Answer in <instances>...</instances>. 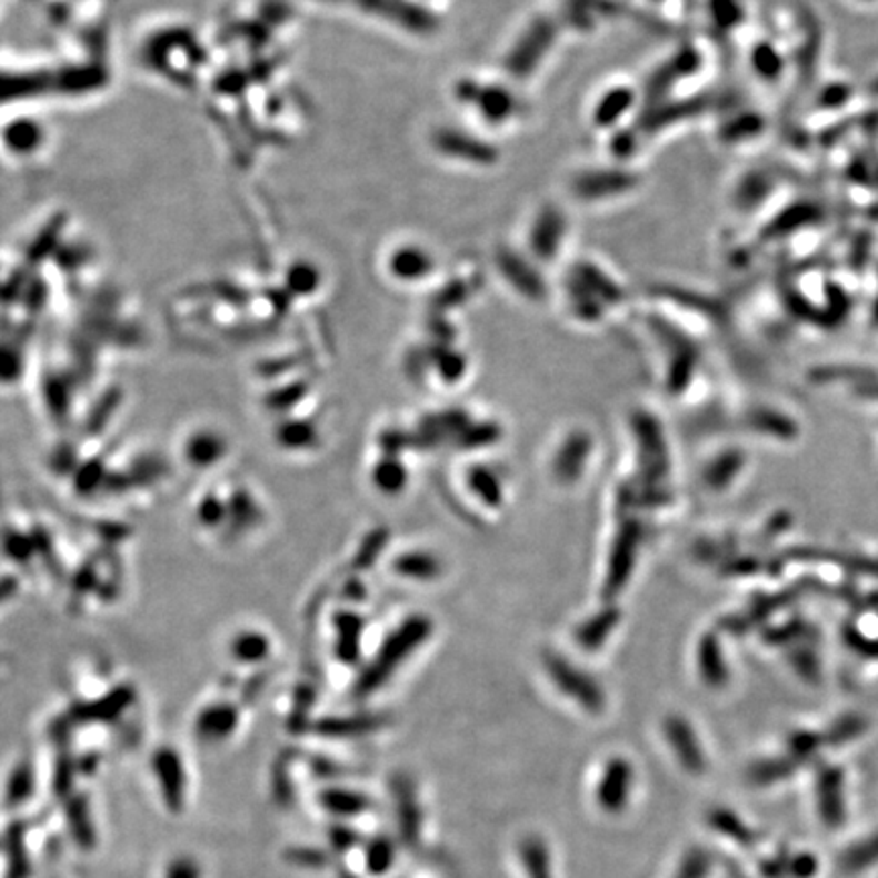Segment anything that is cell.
I'll return each instance as SVG.
<instances>
[{
    "instance_id": "cell-1",
    "label": "cell",
    "mask_w": 878,
    "mask_h": 878,
    "mask_svg": "<svg viewBox=\"0 0 878 878\" xmlns=\"http://www.w3.org/2000/svg\"><path fill=\"white\" fill-rule=\"evenodd\" d=\"M630 789H632V769L629 760L612 759L608 762L605 775L600 777V784L596 789V801L606 814H617L629 804Z\"/></svg>"
},
{
    "instance_id": "cell-2",
    "label": "cell",
    "mask_w": 878,
    "mask_h": 878,
    "mask_svg": "<svg viewBox=\"0 0 878 878\" xmlns=\"http://www.w3.org/2000/svg\"><path fill=\"white\" fill-rule=\"evenodd\" d=\"M665 736L669 738L671 747L676 750L677 759L681 760V767H686L691 772L704 771L701 750L696 742V736L686 722L671 718L665 725Z\"/></svg>"
},
{
    "instance_id": "cell-3",
    "label": "cell",
    "mask_w": 878,
    "mask_h": 878,
    "mask_svg": "<svg viewBox=\"0 0 878 878\" xmlns=\"http://www.w3.org/2000/svg\"><path fill=\"white\" fill-rule=\"evenodd\" d=\"M551 676L558 677L559 686L566 689L570 696L576 698V701H580L583 708H588V710H600V706H602V696H600V691L593 688L592 681H588V677L583 679L580 674H576L573 669H570L568 665L561 664H551Z\"/></svg>"
},
{
    "instance_id": "cell-4",
    "label": "cell",
    "mask_w": 878,
    "mask_h": 878,
    "mask_svg": "<svg viewBox=\"0 0 878 878\" xmlns=\"http://www.w3.org/2000/svg\"><path fill=\"white\" fill-rule=\"evenodd\" d=\"M519 855L522 858V867L529 878H551V862L549 852L541 838L529 836L519 846Z\"/></svg>"
},
{
    "instance_id": "cell-5",
    "label": "cell",
    "mask_w": 878,
    "mask_h": 878,
    "mask_svg": "<svg viewBox=\"0 0 878 878\" xmlns=\"http://www.w3.org/2000/svg\"><path fill=\"white\" fill-rule=\"evenodd\" d=\"M413 811H416L413 796H405L403 806H401V826H403V834L407 838H416L417 836V821H419V818L413 816Z\"/></svg>"
},
{
    "instance_id": "cell-6",
    "label": "cell",
    "mask_w": 878,
    "mask_h": 878,
    "mask_svg": "<svg viewBox=\"0 0 878 878\" xmlns=\"http://www.w3.org/2000/svg\"><path fill=\"white\" fill-rule=\"evenodd\" d=\"M704 868H706V860H704L701 856H696V858L688 860L686 870H684V875H681L679 878H701V875H704Z\"/></svg>"
}]
</instances>
